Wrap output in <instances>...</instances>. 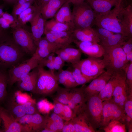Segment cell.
I'll list each match as a JSON object with an SVG mask.
<instances>
[{
  "label": "cell",
  "mask_w": 132,
  "mask_h": 132,
  "mask_svg": "<svg viewBox=\"0 0 132 132\" xmlns=\"http://www.w3.org/2000/svg\"><path fill=\"white\" fill-rule=\"evenodd\" d=\"M119 2L109 11L96 15L93 24L114 33L121 34L129 38L132 37H130L121 22L119 13Z\"/></svg>",
  "instance_id": "cell-1"
},
{
  "label": "cell",
  "mask_w": 132,
  "mask_h": 132,
  "mask_svg": "<svg viewBox=\"0 0 132 132\" xmlns=\"http://www.w3.org/2000/svg\"><path fill=\"white\" fill-rule=\"evenodd\" d=\"M24 52L10 35L0 42V64L1 66H14L18 63Z\"/></svg>",
  "instance_id": "cell-2"
},
{
  "label": "cell",
  "mask_w": 132,
  "mask_h": 132,
  "mask_svg": "<svg viewBox=\"0 0 132 132\" xmlns=\"http://www.w3.org/2000/svg\"><path fill=\"white\" fill-rule=\"evenodd\" d=\"M122 46L104 48V53L102 60L106 70L112 74L124 70L128 62Z\"/></svg>",
  "instance_id": "cell-3"
},
{
  "label": "cell",
  "mask_w": 132,
  "mask_h": 132,
  "mask_svg": "<svg viewBox=\"0 0 132 132\" xmlns=\"http://www.w3.org/2000/svg\"><path fill=\"white\" fill-rule=\"evenodd\" d=\"M73 6L72 13L75 29L91 26L96 14L88 4L84 1Z\"/></svg>",
  "instance_id": "cell-4"
},
{
  "label": "cell",
  "mask_w": 132,
  "mask_h": 132,
  "mask_svg": "<svg viewBox=\"0 0 132 132\" xmlns=\"http://www.w3.org/2000/svg\"><path fill=\"white\" fill-rule=\"evenodd\" d=\"M37 68L38 76L34 93L46 95L57 91L59 87L55 72L39 65Z\"/></svg>",
  "instance_id": "cell-5"
},
{
  "label": "cell",
  "mask_w": 132,
  "mask_h": 132,
  "mask_svg": "<svg viewBox=\"0 0 132 132\" xmlns=\"http://www.w3.org/2000/svg\"><path fill=\"white\" fill-rule=\"evenodd\" d=\"M103 102L98 95L91 96L87 100L83 110L91 125L95 130L100 127Z\"/></svg>",
  "instance_id": "cell-6"
},
{
  "label": "cell",
  "mask_w": 132,
  "mask_h": 132,
  "mask_svg": "<svg viewBox=\"0 0 132 132\" xmlns=\"http://www.w3.org/2000/svg\"><path fill=\"white\" fill-rule=\"evenodd\" d=\"M99 58L89 57L72 64V66L78 68L83 74L93 79L106 71L102 59Z\"/></svg>",
  "instance_id": "cell-7"
},
{
  "label": "cell",
  "mask_w": 132,
  "mask_h": 132,
  "mask_svg": "<svg viewBox=\"0 0 132 132\" xmlns=\"http://www.w3.org/2000/svg\"><path fill=\"white\" fill-rule=\"evenodd\" d=\"M12 37L23 51L32 55L37 48L32 33H30L19 24L12 28Z\"/></svg>",
  "instance_id": "cell-8"
},
{
  "label": "cell",
  "mask_w": 132,
  "mask_h": 132,
  "mask_svg": "<svg viewBox=\"0 0 132 132\" xmlns=\"http://www.w3.org/2000/svg\"><path fill=\"white\" fill-rule=\"evenodd\" d=\"M100 127L103 128L111 121L119 120L123 122L125 114L124 110L115 103L111 99L103 101Z\"/></svg>",
  "instance_id": "cell-9"
},
{
  "label": "cell",
  "mask_w": 132,
  "mask_h": 132,
  "mask_svg": "<svg viewBox=\"0 0 132 132\" xmlns=\"http://www.w3.org/2000/svg\"><path fill=\"white\" fill-rule=\"evenodd\" d=\"M40 60L35 54L29 59L21 64L13 66L9 70L8 84L13 85L19 80L23 75L26 74L31 70L37 67Z\"/></svg>",
  "instance_id": "cell-10"
},
{
  "label": "cell",
  "mask_w": 132,
  "mask_h": 132,
  "mask_svg": "<svg viewBox=\"0 0 132 132\" xmlns=\"http://www.w3.org/2000/svg\"><path fill=\"white\" fill-rule=\"evenodd\" d=\"M0 127L3 132H32L27 127L17 121L10 112L1 105H0Z\"/></svg>",
  "instance_id": "cell-11"
},
{
  "label": "cell",
  "mask_w": 132,
  "mask_h": 132,
  "mask_svg": "<svg viewBox=\"0 0 132 132\" xmlns=\"http://www.w3.org/2000/svg\"><path fill=\"white\" fill-rule=\"evenodd\" d=\"M112 75L109 71L106 70L92 80L88 86H83V90L86 101L90 97L98 94L104 88Z\"/></svg>",
  "instance_id": "cell-12"
},
{
  "label": "cell",
  "mask_w": 132,
  "mask_h": 132,
  "mask_svg": "<svg viewBox=\"0 0 132 132\" xmlns=\"http://www.w3.org/2000/svg\"><path fill=\"white\" fill-rule=\"evenodd\" d=\"M21 124L29 128L32 132H39L45 127L47 117L39 113L32 114H26L19 118H15Z\"/></svg>",
  "instance_id": "cell-13"
},
{
  "label": "cell",
  "mask_w": 132,
  "mask_h": 132,
  "mask_svg": "<svg viewBox=\"0 0 132 132\" xmlns=\"http://www.w3.org/2000/svg\"><path fill=\"white\" fill-rule=\"evenodd\" d=\"M83 86L79 88H71L67 105L74 113V116L83 111L86 100L84 93Z\"/></svg>",
  "instance_id": "cell-14"
},
{
  "label": "cell",
  "mask_w": 132,
  "mask_h": 132,
  "mask_svg": "<svg viewBox=\"0 0 132 132\" xmlns=\"http://www.w3.org/2000/svg\"><path fill=\"white\" fill-rule=\"evenodd\" d=\"M35 6L36 7L35 10L29 22L31 24L32 33L37 47L44 33L45 23L46 20L43 18L39 9Z\"/></svg>",
  "instance_id": "cell-15"
},
{
  "label": "cell",
  "mask_w": 132,
  "mask_h": 132,
  "mask_svg": "<svg viewBox=\"0 0 132 132\" xmlns=\"http://www.w3.org/2000/svg\"><path fill=\"white\" fill-rule=\"evenodd\" d=\"M129 92L126 83L125 72L117 83L111 99L115 103L124 110V104Z\"/></svg>",
  "instance_id": "cell-16"
},
{
  "label": "cell",
  "mask_w": 132,
  "mask_h": 132,
  "mask_svg": "<svg viewBox=\"0 0 132 132\" xmlns=\"http://www.w3.org/2000/svg\"><path fill=\"white\" fill-rule=\"evenodd\" d=\"M73 43L84 53L89 57L99 58L103 56L104 52L103 47L98 43L92 42H82L73 39Z\"/></svg>",
  "instance_id": "cell-17"
},
{
  "label": "cell",
  "mask_w": 132,
  "mask_h": 132,
  "mask_svg": "<svg viewBox=\"0 0 132 132\" xmlns=\"http://www.w3.org/2000/svg\"><path fill=\"white\" fill-rule=\"evenodd\" d=\"M119 14L121 22L132 37V5L127 4L125 0H120Z\"/></svg>",
  "instance_id": "cell-18"
},
{
  "label": "cell",
  "mask_w": 132,
  "mask_h": 132,
  "mask_svg": "<svg viewBox=\"0 0 132 132\" xmlns=\"http://www.w3.org/2000/svg\"><path fill=\"white\" fill-rule=\"evenodd\" d=\"M37 67L22 76L17 82L21 89L35 93L38 76Z\"/></svg>",
  "instance_id": "cell-19"
},
{
  "label": "cell",
  "mask_w": 132,
  "mask_h": 132,
  "mask_svg": "<svg viewBox=\"0 0 132 132\" xmlns=\"http://www.w3.org/2000/svg\"><path fill=\"white\" fill-rule=\"evenodd\" d=\"M66 2V0H50L41 6H35L40 10L44 19L46 20L54 17Z\"/></svg>",
  "instance_id": "cell-20"
},
{
  "label": "cell",
  "mask_w": 132,
  "mask_h": 132,
  "mask_svg": "<svg viewBox=\"0 0 132 132\" xmlns=\"http://www.w3.org/2000/svg\"><path fill=\"white\" fill-rule=\"evenodd\" d=\"M125 72V70L113 74L98 95L103 101L111 99L114 88L119 80Z\"/></svg>",
  "instance_id": "cell-21"
},
{
  "label": "cell",
  "mask_w": 132,
  "mask_h": 132,
  "mask_svg": "<svg viewBox=\"0 0 132 132\" xmlns=\"http://www.w3.org/2000/svg\"><path fill=\"white\" fill-rule=\"evenodd\" d=\"M120 0H86L96 14H103L118 4Z\"/></svg>",
  "instance_id": "cell-22"
},
{
  "label": "cell",
  "mask_w": 132,
  "mask_h": 132,
  "mask_svg": "<svg viewBox=\"0 0 132 132\" xmlns=\"http://www.w3.org/2000/svg\"><path fill=\"white\" fill-rule=\"evenodd\" d=\"M54 17L56 21L67 25L72 30L75 29L70 3L67 2H65Z\"/></svg>",
  "instance_id": "cell-23"
},
{
  "label": "cell",
  "mask_w": 132,
  "mask_h": 132,
  "mask_svg": "<svg viewBox=\"0 0 132 132\" xmlns=\"http://www.w3.org/2000/svg\"><path fill=\"white\" fill-rule=\"evenodd\" d=\"M59 49L60 48L59 47L49 42L45 37H42L34 54L40 61L50 54L55 53L56 50Z\"/></svg>",
  "instance_id": "cell-24"
},
{
  "label": "cell",
  "mask_w": 132,
  "mask_h": 132,
  "mask_svg": "<svg viewBox=\"0 0 132 132\" xmlns=\"http://www.w3.org/2000/svg\"><path fill=\"white\" fill-rule=\"evenodd\" d=\"M75 128L76 132H95L83 111L77 114L71 120Z\"/></svg>",
  "instance_id": "cell-25"
},
{
  "label": "cell",
  "mask_w": 132,
  "mask_h": 132,
  "mask_svg": "<svg viewBox=\"0 0 132 132\" xmlns=\"http://www.w3.org/2000/svg\"><path fill=\"white\" fill-rule=\"evenodd\" d=\"M129 38L120 33H113L105 38L100 40V44L103 48L122 46Z\"/></svg>",
  "instance_id": "cell-26"
},
{
  "label": "cell",
  "mask_w": 132,
  "mask_h": 132,
  "mask_svg": "<svg viewBox=\"0 0 132 132\" xmlns=\"http://www.w3.org/2000/svg\"><path fill=\"white\" fill-rule=\"evenodd\" d=\"M11 100L7 97L5 102H6V107L5 108L15 118H20L26 114L25 103L22 104L17 103L14 99H12Z\"/></svg>",
  "instance_id": "cell-27"
},
{
  "label": "cell",
  "mask_w": 132,
  "mask_h": 132,
  "mask_svg": "<svg viewBox=\"0 0 132 132\" xmlns=\"http://www.w3.org/2000/svg\"><path fill=\"white\" fill-rule=\"evenodd\" d=\"M73 30L67 25L57 21L54 18L45 21L44 33L49 31L63 32Z\"/></svg>",
  "instance_id": "cell-28"
},
{
  "label": "cell",
  "mask_w": 132,
  "mask_h": 132,
  "mask_svg": "<svg viewBox=\"0 0 132 132\" xmlns=\"http://www.w3.org/2000/svg\"><path fill=\"white\" fill-rule=\"evenodd\" d=\"M8 83V73L0 70V105L4 103L8 96L7 88Z\"/></svg>",
  "instance_id": "cell-29"
},
{
  "label": "cell",
  "mask_w": 132,
  "mask_h": 132,
  "mask_svg": "<svg viewBox=\"0 0 132 132\" xmlns=\"http://www.w3.org/2000/svg\"><path fill=\"white\" fill-rule=\"evenodd\" d=\"M45 38L50 42L55 44L60 49L70 47L72 41L58 37L49 32H44Z\"/></svg>",
  "instance_id": "cell-30"
},
{
  "label": "cell",
  "mask_w": 132,
  "mask_h": 132,
  "mask_svg": "<svg viewBox=\"0 0 132 132\" xmlns=\"http://www.w3.org/2000/svg\"><path fill=\"white\" fill-rule=\"evenodd\" d=\"M33 3L32 1H26L24 0H18L14 4L11 14L17 22L18 16L33 5Z\"/></svg>",
  "instance_id": "cell-31"
},
{
  "label": "cell",
  "mask_w": 132,
  "mask_h": 132,
  "mask_svg": "<svg viewBox=\"0 0 132 132\" xmlns=\"http://www.w3.org/2000/svg\"><path fill=\"white\" fill-rule=\"evenodd\" d=\"M35 9V6L33 4L22 12L17 17V21L19 24L24 28L26 23L32 18Z\"/></svg>",
  "instance_id": "cell-32"
},
{
  "label": "cell",
  "mask_w": 132,
  "mask_h": 132,
  "mask_svg": "<svg viewBox=\"0 0 132 132\" xmlns=\"http://www.w3.org/2000/svg\"><path fill=\"white\" fill-rule=\"evenodd\" d=\"M105 132H125L126 126L119 121L115 120L110 122L107 125L102 128Z\"/></svg>",
  "instance_id": "cell-33"
},
{
  "label": "cell",
  "mask_w": 132,
  "mask_h": 132,
  "mask_svg": "<svg viewBox=\"0 0 132 132\" xmlns=\"http://www.w3.org/2000/svg\"><path fill=\"white\" fill-rule=\"evenodd\" d=\"M70 89L59 87L54 99L64 104H67L70 97Z\"/></svg>",
  "instance_id": "cell-34"
},
{
  "label": "cell",
  "mask_w": 132,
  "mask_h": 132,
  "mask_svg": "<svg viewBox=\"0 0 132 132\" xmlns=\"http://www.w3.org/2000/svg\"><path fill=\"white\" fill-rule=\"evenodd\" d=\"M73 39L82 42H92L99 43V42L89 36L83 32L81 29H74L72 32Z\"/></svg>",
  "instance_id": "cell-35"
},
{
  "label": "cell",
  "mask_w": 132,
  "mask_h": 132,
  "mask_svg": "<svg viewBox=\"0 0 132 132\" xmlns=\"http://www.w3.org/2000/svg\"><path fill=\"white\" fill-rule=\"evenodd\" d=\"M73 67V68L72 71H71L78 86L80 85H84L93 80L82 74L78 68Z\"/></svg>",
  "instance_id": "cell-36"
},
{
  "label": "cell",
  "mask_w": 132,
  "mask_h": 132,
  "mask_svg": "<svg viewBox=\"0 0 132 132\" xmlns=\"http://www.w3.org/2000/svg\"><path fill=\"white\" fill-rule=\"evenodd\" d=\"M126 82L129 91L132 92V62H129L125 69Z\"/></svg>",
  "instance_id": "cell-37"
},
{
  "label": "cell",
  "mask_w": 132,
  "mask_h": 132,
  "mask_svg": "<svg viewBox=\"0 0 132 132\" xmlns=\"http://www.w3.org/2000/svg\"><path fill=\"white\" fill-rule=\"evenodd\" d=\"M63 49L75 60L76 63L80 60L82 52L79 49H77L69 47Z\"/></svg>",
  "instance_id": "cell-38"
},
{
  "label": "cell",
  "mask_w": 132,
  "mask_h": 132,
  "mask_svg": "<svg viewBox=\"0 0 132 132\" xmlns=\"http://www.w3.org/2000/svg\"><path fill=\"white\" fill-rule=\"evenodd\" d=\"M124 110L126 115L132 119V92H129L128 94Z\"/></svg>",
  "instance_id": "cell-39"
},
{
  "label": "cell",
  "mask_w": 132,
  "mask_h": 132,
  "mask_svg": "<svg viewBox=\"0 0 132 132\" xmlns=\"http://www.w3.org/2000/svg\"><path fill=\"white\" fill-rule=\"evenodd\" d=\"M57 55L59 56L65 62L72 64L76 63L75 60L63 49H59L55 52Z\"/></svg>",
  "instance_id": "cell-40"
},
{
  "label": "cell",
  "mask_w": 132,
  "mask_h": 132,
  "mask_svg": "<svg viewBox=\"0 0 132 132\" xmlns=\"http://www.w3.org/2000/svg\"><path fill=\"white\" fill-rule=\"evenodd\" d=\"M74 116V113L67 104H64L63 111L60 117L66 121L71 120Z\"/></svg>",
  "instance_id": "cell-41"
},
{
  "label": "cell",
  "mask_w": 132,
  "mask_h": 132,
  "mask_svg": "<svg viewBox=\"0 0 132 132\" xmlns=\"http://www.w3.org/2000/svg\"><path fill=\"white\" fill-rule=\"evenodd\" d=\"M61 70L58 71L55 74L58 83L64 86L66 88H70L68 81L65 75L62 72Z\"/></svg>",
  "instance_id": "cell-42"
},
{
  "label": "cell",
  "mask_w": 132,
  "mask_h": 132,
  "mask_svg": "<svg viewBox=\"0 0 132 132\" xmlns=\"http://www.w3.org/2000/svg\"><path fill=\"white\" fill-rule=\"evenodd\" d=\"M49 117L53 121L57 127L59 132H61L64 123L63 120L54 113H52Z\"/></svg>",
  "instance_id": "cell-43"
},
{
  "label": "cell",
  "mask_w": 132,
  "mask_h": 132,
  "mask_svg": "<svg viewBox=\"0 0 132 132\" xmlns=\"http://www.w3.org/2000/svg\"><path fill=\"white\" fill-rule=\"evenodd\" d=\"M61 71L66 76L70 88H75L78 86L75 80L71 71L63 69Z\"/></svg>",
  "instance_id": "cell-44"
},
{
  "label": "cell",
  "mask_w": 132,
  "mask_h": 132,
  "mask_svg": "<svg viewBox=\"0 0 132 132\" xmlns=\"http://www.w3.org/2000/svg\"><path fill=\"white\" fill-rule=\"evenodd\" d=\"M122 47L126 55L132 54V37L128 39Z\"/></svg>",
  "instance_id": "cell-45"
},
{
  "label": "cell",
  "mask_w": 132,
  "mask_h": 132,
  "mask_svg": "<svg viewBox=\"0 0 132 132\" xmlns=\"http://www.w3.org/2000/svg\"><path fill=\"white\" fill-rule=\"evenodd\" d=\"M61 132H76L75 128L71 120L64 122Z\"/></svg>",
  "instance_id": "cell-46"
},
{
  "label": "cell",
  "mask_w": 132,
  "mask_h": 132,
  "mask_svg": "<svg viewBox=\"0 0 132 132\" xmlns=\"http://www.w3.org/2000/svg\"><path fill=\"white\" fill-rule=\"evenodd\" d=\"M54 112L60 117L63 110L64 104L55 99L54 100Z\"/></svg>",
  "instance_id": "cell-47"
},
{
  "label": "cell",
  "mask_w": 132,
  "mask_h": 132,
  "mask_svg": "<svg viewBox=\"0 0 132 132\" xmlns=\"http://www.w3.org/2000/svg\"><path fill=\"white\" fill-rule=\"evenodd\" d=\"M12 27L11 25L1 15H0V28L4 30H7Z\"/></svg>",
  "instance_id": "cell-48"
},
{
  "label": "cell",
  "mask_w": 132,
  "mask_h": 132,
  "mask_svg": "<svg viewBox=\"0 0 132 132\" xmlns=\"http://www.w3.org/2000/svg\"><path fill=\"white\" fill-rule=\"evenodd\" d=\"M45 128L52 131L53 132H59L57 127L51 119L47 117V121Z\"/></svg>",
  "instance_id": "cell-49"
},
{
  "label": "cell",
  "mask_w": 132,
  "mask_h": 132,
  "mask_svg": "<svg viewBox=\"0 0 132 132\" xmlns=\"http://www.w3.org/2000/svg\"><path fill=\"white\" fill-rule=\"evenodd\" d=\"M53 61L60 65L63 67L65 66V62L59 56H54Z\"/></svg>",
  "instance_id": "cell-50"
},
{
  "label": "cell",
  "mask_w": 132,
  "mask_h": 132,
  "mask_svg": "<svg viewBox=\"0 0 132 132\" xmlns=\"http://www.w3.org/2000/svg\"><path fill=\"white\" fill-rule=\"evenodd\" d=\"M9 35L7 30H4L0 28V42L5 39Z\"/></svg>",
  "instance_id": "cell-51"
},
{
  "label": "cell",
  "mask_w": 132,
  "mask_h": 132,
  "mask_svg": "<svg viewBox=\"0 0 132 132\" xmlns=\"http://www.w3.org/2000/svg\"><path fill=\"white\" fill-rule=\"evenodd\" d=\"M50 0H35L34 4L37 7H39L45 4Z\"/></svg>",
  "instance_id": "cell-52"
},
{
  "label": "cell",
  "mask_w": 132,
  "mask_h": 132,
  "mask_svg": "<svg viewBox=\"0 0 132 132\" xmlns=\"http://www.w3.org/2000/svg\"><path fill=\"white\" fill-rule=\"evenodd\" d=\"M86 0H66V2L69 3H72L73 5L78 4L85 1Z\"/></svg>",
  "instance_id": "cell-53"
},
{
  "label": "cell",
  "mask_w": 132,
  "mask_h": 132,
  "mask_svg": "<svg viewBox=\"0 0 132 132\" xmlns=\"http://www.w3.org/2000/svg\"><path fill=\"white\" fill-rule=\"evenodd\" d=\"M5 5L14 4L18 0H2Z\"/></svg>",
  "instance_id": "cell-54"
},
{
  "label": "cell",
  "mask_w": 132,
  "mask_h": 132,
  "mask_svg": "<svg viewBox=\"0 0 132 132\" xmlns=\"http://www.w3.org/2000/svg\"><path fill=\"white\" fill-rule=\"evenodd\" d=\"M53 62L54 67L55 70H57L59 71L62 69L63 67L53 61Z\"/></svg>",
  "instance_id": "cell-55"
},
{
  "label": "cell",
  "mask_w": 132,
  "mask_h": 132,
  "mask_svg": "<svg viewBox=\"0 0 132 132\" xmlns=\"http://www.w3.org/2000/svg\"><path fill=\"white\" fill-rule=\"evenodd\" d=\"M5 5L4 3L0 4V15L3 12V10L5 6Z\"/></svg>",
  "instance_id": "cell-56"
},
{
  "label": "cell",
  "mask_w": 132,
  "mask_h": 132,
  "mask_svg": "<svg viewBox=\"0 0 132 132\" xmlns=\"http://www.w3.org/2000/svg\"><path fill=\"white\" fill-rule=\"evenodd\" d=\"M26 1H32L34 2L35 0H24Z\"/></svg>",
  "instance_id": "cell-57"
},
{
  "label": "cell",
  "mask_w": 132,
  "mask_h": 132,
  "mask_svg": "<svg viewBox=\"0 0 132 132\" xmlns=\"http://www.w3.org/2000/svg\"></svg>",
  "instance_id": "cell-58"
}]
</instances>
